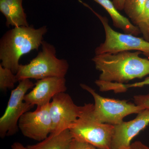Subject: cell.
I'll return each mask as SVG.
<instances>
[{
	"instance_id": "obj_1",
	"label": "cell",
	"mask_w": 149,
	"mask_h": 149,
	"mask_svg": "<svg viewBox=\"0 0 149 149\" xmlns=\"http://www.w3.org/2000/svg\"><path fill=\"white\" fill-rule=\"evenodd\" d=\"M140 51H124L115 54L95 55L92 58L101 72L95 83L100 91H114L119 85L149 74V59L140 57Z\"/></svg>"
},
{
	"instance_id": "obj_2",
	"label": "cell",
	"mask_w": 149,
	"mask_h": 149,
	"mask_svg": "<svg viewBox=\"0 0 149 149\" xmlns=\"http://www.w3.org/2000/svg\"><path fill=\"white\" fill-rule=\"evenodd\" d=\"M47 31L46 26L39 28L28 26L15 27L7 31L0 40V65L16 74L21 57L38 50Z\"/></svg>"
},
{
	"instance_id": "obj_3",
	"label": "cell",
	"mask_w": 149,
	"mask_h": 149,
	"mask_svg": "<svg viewBox=\"0 0 149 149\" xmlns=\"http://www.w3.org/2000/svg\"><path fill=\"white\" fill-rule=\"evenodd\" d=\"M41 46L42 50L29 63L20 64L15 74L18 82L26 79L65 77L69 67L67 61L57 57L53 45L44 41Z\"/></svg>"
},
{
	"instance_id": "obj_4",
	"label": "cell",
	"mask_w": 149,
	"mask_h": 149,
	"mask_svg": "<svg viewBox=\"0 0 149 149\" xmlns=\"http://www.w3.org/2000/svg\"><path fill=\"white\" fill-rule=\"evenodd\" d=\"M94 104H85L82 113L69 129L72 139L91 144L100 149H111L114 125L102 123L93 114Z\"/></svg>"
},
{
	"instance_id": "obj_5",
	"label": "cell",
	"mask_w": 149,
	"mask_h": 149,
	"mask_svg": "<svg viewBox=\"0 0 149 149\" xmlns=\"http://www.w3.org/2000/svg\"><path fill=\"white\" fill-rule=\"evenodd\" d=\"M81 3L95 14L102 24L105 39L103 43L95 49V55L115 54L124 51H140L149 59V41L130 34L116 32L110 26L109 20L105 16L97 13L86 3Z\"/></svg>"
},
{
	"instance_id": "obj_6",
	"label": "cell",
	"mask_w": 149,
	"mask_h": 149,
	"mask_svg": "<svg viewBox=\"0 0 149 149\" xmlns=\"http://www.w3.org/2000/svg\"><path fill=\"white\" fill-rule=\"evenodd\" d=\"M80 86L93 96L95 101L93 116L96 120L102 123L118 125L123 122V118L127 116L139 113L145 109L143 107L129 102L126 100L104 97L85 84H80Z\"/></svg>"
},
{
	"instance_id": "obj_7",
	"label": "cell",
	"mask_w": 149,
	"mask_h": 149,
	"mask_svg": "<svg viewBox=\"0 0 149 149\" xmlns=\"http://www.w3.org/2000/svg\"><path fill=\"white\" fill-rule=\"evenodd\" d=\"M18 85L11 91L4 113L0 118V137L12 136L19 129L18 122L22 115L34 106L24 101V96L35 84L26 79L19 81Z\"/></svg>"
},
{
	"instance_id": "obj_8",
	"label": "cell",
	"mask_w": 149,
	"mask_h": 149,
	"mask_svg": "<svg viewBox=\"0 0 149 149\" xmlns=\"http://www.w3.org/2000/svg\"><path fill=\"white\" fill-rule=\"evenodd\" d=\"M83 107L74 103L69 94L65 92L57 94L50 103L49 112L53 131L52 133L57 134L70 129L83 111Z\"/></svg>"
},
{
	"instance_id": "obj_9",
	"label": "cell",
	"mask_w": 149,
	"mask_h": 149,
	"mask_svg": "<svg viewBox=\"0 0 149 149\" xmlns=\"http://www.w3.org/2000/svg\"><path fill=\"white\" fill-rule=\"evenodd\" d=\"M50 103L37 106L34 111H27L22 116L19 120L18 127L24 136L40 142L52 133L53 126L49 112Z\"/></svg>"
},
{
	"instance_id": "obj_10",
	"label": "cell",
	"mask_w": 149,
	"mask_h": 149,
	"mask_svg": "<svg viewBox=\"0 0 149 149\" xmlns=\"http://www.w3.org/2000/svg\"><path fill=\"white\" fill-rule=\"evenodd\" d=\"M149 124V109L142 111L136 118L114 125L111 149H123L130 146L132 139Z\"/></svg>"
},
{
	"instance_id": "obj_11",
	"label": "cell",
	"mask_w": 149,
	"mask_h": 149,
	"mask_svg": "<svg viewBox=\"0 0 149 149\" xmlns=\"http://www.w3.org/2000/svg\"><path fill=\"white\" fill-rule=\"evenodd\" d=\"M67 90L65 77H50L38 80L24 100L34 106H42L50 102L54 96Z\"/></svg>"
},
{
	"instance_id": "obj_12",
	"label": "cell",
	"mask_w": 149,
	"mask_h": 149,
	"mask_svg": "<svg viewBox=\"0 0 149 149\" xmlns=\"http://www.w3.org/2000/svg\"><path fill=\"white\" fill-rule=\"evenodd\" d=\"M22 1L23 0H0V11L5 17L7 27L29 26Z\"/></svg>"
},
{
	"instance_id": "obj_13",
	"label": "cell",
	"mask_w": 149,
	"mask_h": 149,
	"mask_svg": "<svg viewBox=\"0 0 149 149\" xmlns=\"http://www.w3.org/2000/svg\"><path fill=\"white\" fill-rule=\"evenodd\" d=\"M100 5L109 14L113 26L121 29L124 33L138 36L141 33L139 27L133 24L129 19L118 12L110 0H93Z\"/></svg>"
},
{
	"instance_id": "obj_14",
	"label": "cell",
	"mask_w": 149,
	"mask_h": 149,
	"mask_svg": "<svg viewBox=\"0 0 149 149\" xmlns=\"http://www.w3.org/2000/svg\"><path fill=\"white\" fill-rule=\"evenodd\" d=\"M72 138L69 129L57 134L51 133L47 139L35 145H29L28 149H69Z\"/></svg>"
},
{
	"instance_id": "obj_15",
	"label": "cell",
	"mask_w": 149,
	"mask_h": 149,
	"mask_svg": "<svg viewBox=\"0 0 149 149\" xmlns=\"http://www.w3.org/2000/svg\"><path fill=\"white\" fill-rule=\"evenodd\" d=\"M147 0H125L123 10L130 19L131 22L136 25L143 10Z\"/></svg>"
},
{
	"instance_id": "obj_16",
	"label": "cell",
	"mask_w": 149,
	"mask_h": 149,
	"mask_svg": "<svg viewBox=\"0 0 149 149\" xmlns=\"http://www.w3.org/2000/svg\"><path fill=\"white\" fill-rule=\"evenodd\" d=\"M18 82L16 74L8 68L3 67L0 65V89L3 91L13 89Z\"/></svg>"
},
{
	"instance_id": "obj_17",
	"label": "cell",
	"mask_w": 149,
	"mask_h": 149,
	"mask_svg": "<svg viewBox=\"0 0 149 149\" xmlns=\"http://www.w3.org/2000/svg\"><path fill=\"white\" fill-rule=\"evenodd\" d=\"M136 26L139 27L143 36L149 29V0H147L145 3L143 10Z\"/></svg>"
},
{
	"instance_id": "obj_18",
	"label": "cell",
	"mask_w": 149,
	"mask_h": 149,
	"mask_svg": "<svg viewBox=\"0 0 149 149\" xmlns=\"http://www.w3.org/2000/svg\"><path fill=\"white\" fill-rule=\"evenodd\" d=\"M69 149H100L91 144L76 139H72Z\"/></svg>"
},
{
	"instance_id": "obj_19",
	"label": "cell",
	"mask_w": 149,
	"mask_h": 149,
	"mask_svg": "<svg viewBox=\"0 0 149 149\" xmlns=\"http://www.w3.org/2000/svg\"><path fill=\"white\" fill-rule=\"evenodd\" d=\"M134 103L144 109H149V93L146 95L134 96Z\"/></svg>"
},
{
	"instance_id": "obj_20",
	"label": "cell",
	"mask_w": 149,
	"mask_h": 149,
	"mask_svg": "<svg viewBox=\"0 0 149 149\" xmlns=\"http://www.w3.org/2000/svg\"><path fill=\"white\" fill-rule=\"evenodd\" d=\"M149 85V77H147L143 81L133 84H123L119 87V91L120 93L125 92L128 88L142 87L145 85Z\"/></svg>"
},
{
	"instance_id": "obj_21",
	"label": "cell",
	"mask_w": 149,
	"mask_h": 149,
	"mask_svg": "<svg viewBox=\"0 0 149 149\" xmlns=\"http://www.w3.org/2000/svg\"><path fill=\"white\" fill-rule=\"evenodd\" d=\"M125 149H149V147L140 141H136L131 144L130 147Z\"/></svg>"
},
{
	"instance_id": "obj_22",
	"label": "cell",
	"mask_w": 149,
	"mask_h": 149,
	"mask_svg": "<svg viewBox=\"0 0 149 149\" xmlns=\"http://www.w3.org/2000/svg\"><path fill=\"white\" fill-rule=\"evenodd\" d=\"M112 2L118 10H123L125 0H113Z\"/></svg>"
},
{
	"instance_id": "obj_23",
	"label": "cell",
	"mask_w": 149,
	"mask_h": 149,
	"mask_svg": "<svg viewBox=\"0 0 149 149\" xmlns=\"http://www.w3.org/2000/svg\"><path fill=\"white\" fill-rule=\"evenodd\" d=\"M12 149H28L27 147H24L22 144L19 142H15L12 145Z\"/></svg>"
},
{
	"instance_id": "obj_24",
	"label": "cell",
	"mask_w": 149,
	"mask_h": 149,
	"mask_svg": "<svg viewBox=\"0 0 149 149\" xmlns=\"http://www.w3.org/2000/svg\"><path fill=\"white\" fill-rule=\"evenodd\" d=\"M144 37L145 38L144 39L147 40V41H149V29H148L146 34L144 35Z\"/></svg>"
}]
</instances>
